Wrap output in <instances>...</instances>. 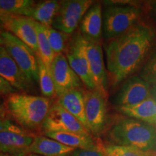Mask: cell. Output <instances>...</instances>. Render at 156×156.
I'll use <instances>...</instances> for the list:
<instances>
[{
  "label": "cell",
  "instance_id": "obj_1",
  "mask_svg": "<svg viewBox=\"0 0 156 156\" xmlns=\"http://www.w3.org/2000/svg\"><path fill=\"white\" fill-rule=\"evenodd\" d=\"M153 32L137 24L125 34L111 39L106 48V64L111 81L116 85L139 68L151 48Z\"/></svg>",
  "mask_w": 156,
  "mask_h": 156
},
{
  "label": "cell",
  "instance_id": "obj_2",
  "mask_svg": "<svg viewBox=\"0 0 156 156\" xmlns=\"http://www.w3.org/2000/svg\"><path fill=\"white\" fill-rule=\"evenodd\" d=\"M5 106L19 125L36 129L42 126L51 106L48 98L14 93L7 95Z\"/></svg>",
  "mask_w": 156,
  "mask_h": 156
},
{
  "label": "cell",
  "instance_id": "obj_3",
  "mask_svg": "<svg viewBox=\"0 0 156 156\" xmlns=\"http://www.w3.org/2000/svg\"><path fill=\"white\" fill-rule=\"evenodd\" d=\"M109 137L114 145L137 148L143 152L156 151V127L132 118H124L113 125Z\"/></svg>",
  "mask_w": 156,
  "mask_h": 156
},
{
  "label": "cell",
  "instance_id": "obj_4",
  "mask_svg": "<svg viewBox=\"0 0 156 156\" xmlns=\"http://www.w3.org/2000/svg\"><path fill=\"white\" fill-rule=\"evenodd\" d=\"M140 11L134 6H112L105 9L103 15V35L113 39L125 34L137 25Z\"/></svg>",
  "mask_w": 156,
  "mask_h": 156
},
{
  "label": "cell",
  "instance_id": "obj_5",
  "mask_svg": "<svg viewBox=\"0 0 156 156\" xmlns=\"http://www.w3.org/2000/svg\"><path fill=\"white\" fill-rule=\"evenodd\" d=\"M35 136L8 119L0 120V151L11 156H26Z\"/></svg>",
  "mask_w": 156,
  "mask_h": 156
},
{
  "label": "cell",
  "instance_id": "obj_6",
  "mask_svg": "<svg viewBox=\"0 0 156 156\" xmlns=\"http://www.w3.org/2000/svg\"><path fill=\"white\" fill-rule=\"evenodd\" d=\"M6 50L31 82H38L37 56L32 48L14 35L5 31L0 34Z\"/></svg>",
  "mask_w": 156,
  "mask_h": 156
},
{
  "label": "cell",
  "instance_id": "obj_7",
  "mask_svg": "<svg viewBox=\"0 0 156 156\" xmlns=\"http://www.w3.org/2000/svg\"><path fill=\"white\" fill-rule=\"evenodd\" d=\"M91 0H66L60 2V8L52 27L71 35L93 5Z\"/></svg>",
  "mask_w": 156,
  "mask_h": 156
},
{
  "label": "cell",
  "instance_id": "obj_8",
  "mask_svg": "<svg viewBox=\"0 0 156 156\" xmlns=\"http://www.w3.org/2000/svg\"><path fill=\"white\" fill-rule=\"evenodd\" d=\"M65 56L69 66L80 77L83 84L88 90H95L87 56L86 40L80 34L76 35L70 41Z\"/></svg>",
  "mask_w": 156,
  "mask_h": 156
},
{
  "label": "cell",
  "instance_id": "obj_9",
  "mask_svg": "<svg viewBox=\"0 0 156 156\" xmlns=\"http://www.w3.org/2000/svg\"><path fill=\"white\" fill-rule=\"evenodd\" d=\"M83 95L87 129L95 135H100L106 125V97L97 90H87Z\"/></svg>",
  "mask_w": 156,
  "mask_h": 156
},
{
  "label": "cell",
  "instance_id": "obj_10",
  "mask_svg": "<svg viewBox=\"0 0 156 156\" xmlns=\"http://www.w3.org/2000/svg\"><path fill=\"white\" fill-rule=\"evenodd\" d=\"M42 129L44 132H73L90 135L89 130L58 103L51 106Z\"/></svg>",
  "mask_w": 156,
  "mask_h": 156
},
{
  "label": "cell",
  "instance_id": "obj_11",
  "mask_svg": "<svg viewBox=\"0 0 156 156\" xmlns=\"http://www.w3.org/2000/svg\"><path fill=\"white\" fill-rule=\"evenodd\" d=\"M0 23L7 32L27 44L32 50L38 54L37 35L34 20L30 17L13 15L0 11Z\"/></svg>",
  "mask_w": 156,
  "mask_h": 156
},
{
  "label": "cell",
  "instance_id": "obj_12",
  "mask_svg": "<svg viewBox=\"0 0 156 156\" xmlns=\"http://www.w3.org/2000/svg\"><path fill=\"white\" fill-rule=\"evenodd\" d=\"M50 70L57 96L67 91L81 87L83 83L81 80L70 67L64 54L55 55L50 66Z\"/></svg>",
  "mask_w": 156,
  "mask_h": 156
},
{
  "label": "cell",
  "instance_id": "obj_13",
  "mask_svg": "<svg viewBox=\"0 0 156 156\" xmlns=\"http://www.w3.org/2000/svg\"><path fill=\"white\" fill-rule=\"evenodd\" d=\"M150 85L140 77H133L123 85L116 98L119 107L134 106L152 97Z\"/></svg>",
  "mask_w": 156,
  "mask_h": 156
},
{
  "label": "cell",
  "instance_id": "obj_14",
  "mask_svg": "<svg viewBox=\"0 0 156 156\" xmlns=\"http://www.w3.org/2000/svg\"><path fill=\"white\" fill-rule=\"evenodd\" d=\"M87 56L95 90L100 91L107 98V73L105 67L103 53L101 43L86 41Z\"/></svg>",
  "mask_w": 156,
  "mask_h": 156
},
{
  "label": "cell",
  "instance_id": "obj_15",
  "mask_svg": "<svg viewBox=\"0 0 156 156\" xmlns=\"http://www.w3.org/2000/svg\"><path fill=\"white\" fill-rule=\"evenodd\" d=\"M0 76L17 90H28L33 83L4 46H0Z\"/></svg>",
  "mask_w": 156,
  "mask_h": 156
},
{
  "label": "cell",
  "instance_id": "obj_16",
  "mask_svg": "<svg viewBox=\"0 0 156 156\" xmlns=\"http://www.w3.org/2000/svg\"><path fill=\"white\" fill-rule=\"evenodd\" d=\"M80 34L87 41L101 43L103 34V15L101 3L90 8L80 22Z\"/></svg>",
  "mask_w": 156,
  "mask_h": 156
},
{
  "label": "cell",
  "instance_id": "obj_17",
  "mask_svg": "<svg viewBox=\"0 0 156 156\" xmlns=\"http://www.w3.org/2000/svg\"><path fill=\"white\" fill-rule=\"evenodd\" d=\"M75 148L68 147L46 136H35L28 150V154H37L42 156H68Z\"/></svg>",
  "mask_w": 156,
  "mask_h": 156
},
{
  "label": "cell",
  "instance_id": "obj_18",
  "mask_svg": "<svg viewBox=\"0 0 156 156\" xmlns=\"http://www.w3.org/2000/svg\"><path fill=\"white\" fill-rule=\"evenodd\" d=\"M57 103L83 124L88 130L85 118L83 93L79 89L72 90L58 96Z\"/></svg>",
  "mask_w": 156,
  "mask_h": 156
},
{
  "label": "cell",
  "instance_id": "obj_19",
  "mask_svg": "<svg viewBox=\"0 0 156 156\" xmlns=\"http://www.w3.org/2000/svg\"><path fill=\"white\" fill-rule=\"evenodd\" d=\"M60 8V2L55 0L35 3L27 12L25 17H30L46 27H52L54 20Z\"/></svg>",
  "mask_w": 156,
  "mask_h": 156
},
{
  "label": "cell",
  "instance_id": "obj_20",
  "mask_svg": "<svg viewBox=\"0 0 156 156\" xmlns=\"http://www.w3.org/2000/svg\"><path fill=\"white\" fill-rule=\"evenodd\" d=\"M44 134L51 139L75 149H95L100 147V146L95 144L90 135L62 132H44Z\"/></svg>",
  "mask_w": 156,
  "mask_h": 156
},
{
  "label": "cell",
  "instance_id": "obj_21",
  "mask_svg": "<svg viewBox=\"0 0 156 156\" xmlns=\"http://www.w3.org/2000/svg\"><path fill=\"white\" fill-rule=\"evenodd\" d=\"M123 114L156 127V100L153 98L147 99L134 106L119 107Z\"/></svg>",
  "mask_w": 156,
  "mask_h": 156
},
{
  "label": "cell",
  "instance_id": "obj_22",
  "mask_svg": "<svg viewBox=\"0 0 156 156\" xmlns=\"http://www.w3.org/2000/svg\"><path fill=\"white\" fill-rule=\"evenodd\" d=\"M34 25L37 35V44H38V54H36L42 62L50 68L53 62L55 54L51 47L47 36L44 30V26L34 20Z\"/></svg>",
  "mask_w": 156,
  "mask_h": 156
},
{
  "label": "cell",
  "instance_id": "obj_23",
  "mask_svg": "<svg viewBox=\"0 0 156 156\" xmlns=\"http://www.w3.org/2000/svg\"><path fill=\"white\" fill-rule=\"evenodd\" d=\"M37 62H38V83L42 95L48 98L53 97L56 94V89L50 68L48 67L38 56H37Z\"/></svg>",
  "mask_w": 156,
  "mask_h": 156
},
{
  "label": "cell",
  "instance_id": "obj_24",
  "mask_svg": "<svg viewBox=\"0 0 156 156\" xmlns=\"http://www.w3.org/2000/svg\"><path fill=\"white\" fill-rule=\"evenodd\" d=\"M44 30L51 47L55 55L63 54L64 51L67 49V45L70 35L56 30L53 27L44 26Z\"/></svg>",
  "mask_w": 156,
  "mask_h": 156
},
{
  "label": "cell",
  "instance_id": "obj_25",
  "mask_svg": "<svg viewBox=\"0 0 156 156\" xmlns=\"http://www.w3.org/2000/svg\"><path fill=\"white\" fill-rule=\"evenodd\" d=\"M35 4L32 0H0V11L13 15L25 16Z\"/></svg>",
  "mask_w": 156,
  "mask_h": 156
},
{
  "label": "cell",
  "instance_id": "obj_26",
  "mask_svg": "<svg viewBox=\"0 0 156 156\" xmlns=\"http://www.w3.org/2000/svg\"><path fill=\"white\" fill-rule=\"evenodd\" d=\"M104 153L106 156H150L148 153L137 148L114 144L105 146Z\"/></svg>",
  "mask_w": 156,
  "mask_h": 156
},
{
  "label": "cell",
  "instance_id": "obj_27",
  "mask_svg": "<svg viewBox=\"0 0 156 156\" xmlns=\"http://www.w3.org/2000/svg\"><path fill=\"white\" fill-rule=\"evenodd\" d=\"M141 76L149 85H156V50L142 69Z\"/></svg>",
  "mask_w": 156,
  "mask_h": 156
},
{
  "label": "cell",
  "instance_id": "obj_28",
  "mask_svg": "<svg viewBox=\"0 0 156 156\" xmlns=\"http://www.w3.org/2000/svg\"><path fill=\"white\" fill-rule=\"evenodd\" d=\"M68 156H105L104 147L95 149H76Z\"/></svg>",
  "mask_w": 156,
  "mask_h": 156
},
{
  "label": "cell",
  "instance_id": "obj_29",
  "mask_svg": "<svg viewBox=\"0 0 156 156\" xmlns=\"http://www.w3.org/2000/svg\"><path fill=\"white\" fill-rule=\"evenodd\" d=\"M17 90L0 76V95H9L16 93Z\"/></svg>",
  "mask_w": 156,
  "mask_h": 156
},
{
  "label": "cell",
  "instance_id": "obj_30",
  "mask_svg": "<svg viewBox=\"0 0 156 156\" xmlns=\"http://www.w3.org/2000/svg\"><path fill=\"white\" fill-rule=\"evenodd\" d=\"M6 112V108L5 105H3L2 103H0V120L4 119V115Z\"/></svg>",
  "mask_w": 156,
  "mask_h": 156
},
{
  "label": "cell",
  "instance_id": "obj_31",
  "mask_svg": "<svg viewBox=\"0 0 156 156\" xmlns=\"http://www.w3.org/2000/svg\"><path fill=\"white\" fill-rule=\"evenodd\" d=\"M0 156H11V155H8V154H5V153H2V152L0 151Z\"/></svg>",
  "mask_w": 156,
  "mask_h": 156
},
{
  "label": "cell",
  "instance_id": "obj_32",
  "mask_svg": "<svg viewBox=\"0 0 156 156\" xmlns=\"http://www.w3.org/2000/svg\"><path fill=\"white\" fill-rule=\"evenodd\" d=\"M26 156H42V155H37V154H33V153H30V154H28Z\"/></svg>",
  "mask_w": 156,
  "mask_h": 156
},
{
  "label": "cell",
  "instance_id": "obj_33",
  "mask_svg": "<svg viewBox=\"0 0 156 156\" xmlns=\"http://www.w3.org/2000/svg\"><path fill=\"white\" fill-rule=\"evenodd\" d=\"M3 45H4L3 40H2V37L0 36V46H3Z\"/></svg>",
  "mask_w": 156,
  "mask_h": 156
},
{
  "label": "cell",
  "instance_id": "obj_34",
  "mask_svg": "<svg viewBox=\"0 0 156 156\" xmlns=\"http://www.w3.org/2000/svg\"><path fill=\"white\" fill-rule=\"evenodd\" d=\"M154 91H155V95L156 96V85L155 86V87H154Z\"/></svg>",
  "mask_w": 156,
  "mask_h": 156
},
{
  "label": "cell",
  "instance_id": "obj_35",
  "mask_svg": "<svg viewBox=\"0 0 156 156\" xmlns=\"http://www.w3.org/2000/svg\"><path fill=\"white\" fill-rule=\"evenodd\" d=\"M155 15H156V4H155Z\"/></svg>",
  "mask_w": 156,
  "mask_h": 156
},
{
  "label": "cell",
  "instance_id": "obj_36",
  "mask_svg": "<svg viewBox=\"0 0 156 156\" xmlns=\"http://www.w3.org/2000/svg\"><path fill=\"white\" fill-rule=\"evenodd\" d=\"M105 156H106V155H105Z\"/></svg>",
  "mask_w": 156,
  "mask_h": 156
},
{
  "label": "cell",
  "instance_id": "obj_37",
  "mask_svg": "<svg viewBox=\"0 0 156 156\" xmlns=\"http://www.w3.org/2000/svg\"><path fill=\"white\" fill-rule=\"evenodd\" d=\"M155 156H156V155H155Z\"/></svg>",
  "mask_w": 156,
  "mask_h": 156
}]
</instances>
